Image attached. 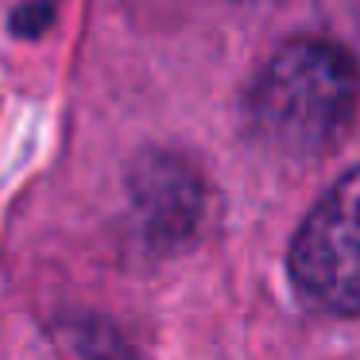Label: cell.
Returning <instances> with one entry per match:
<instances>
[{
	"instance_id": "cell-2",
	"label": "cell",
	"mask_w": 360,
	"mask_h": 360,
	"mask_svg": "<svg viewBox=\"0 0 360 360\" xmlns=\"http://www.w3.org/2000/svg\"><path fill=\"white\" fill-rule=\"evenodd\" d=\"M290 283L306 306L360 318V167L337 179L290 240Z\"/></svg>"
},
{
	"instance_id": "cell-3",
	"label": "cell",
	"mask_w": 360,
	"mask_h": 360,
	"mask_svg": "<svg viewBox=\"0 0 360 360\" xmlns=\"http://www.w3.org/2000/svg\"><path fill=\"white\" fill-rule=\"evenodd\" d=\"M128 194H132V210L143 240L159 252L186 244L202 225V179L179 155H167V151L140 155L136 167L128 171Z\"/></svg>"
},
{
	"instance_id": "cell-4",
	"label": "cell",
	"mask_w": 360,
	"mask_h": 360,
	"mask_svg": "<svg viewBox=\"0 0 360 360\" xmlns=\"http://www.w3.org/2000/svg\"><path fill=\"white\" fill-rule=\"evenodd\" d=\"M55 4H58V0H27L24 8L12 16V27H16L20 35H27V39H32V35H39L43 27L55 20Z\"/></svg>"
},
{
	"instance_id": "cell-1",
	"label": "cell",
	"mask_w": 360,
	"mask_h": 360,
	"mask_svg": "<svg viewBox=\"0 0 360 360\" xmlns=\"http://www.w3.org/2000/svg\"><path fill=\"white\" fill-rule=\"evenodd\" d=\"M360 101L356 58L329 39H287L248 86V128L283 155H318L349 132Z\"/></svg>"
}]
</instances>
